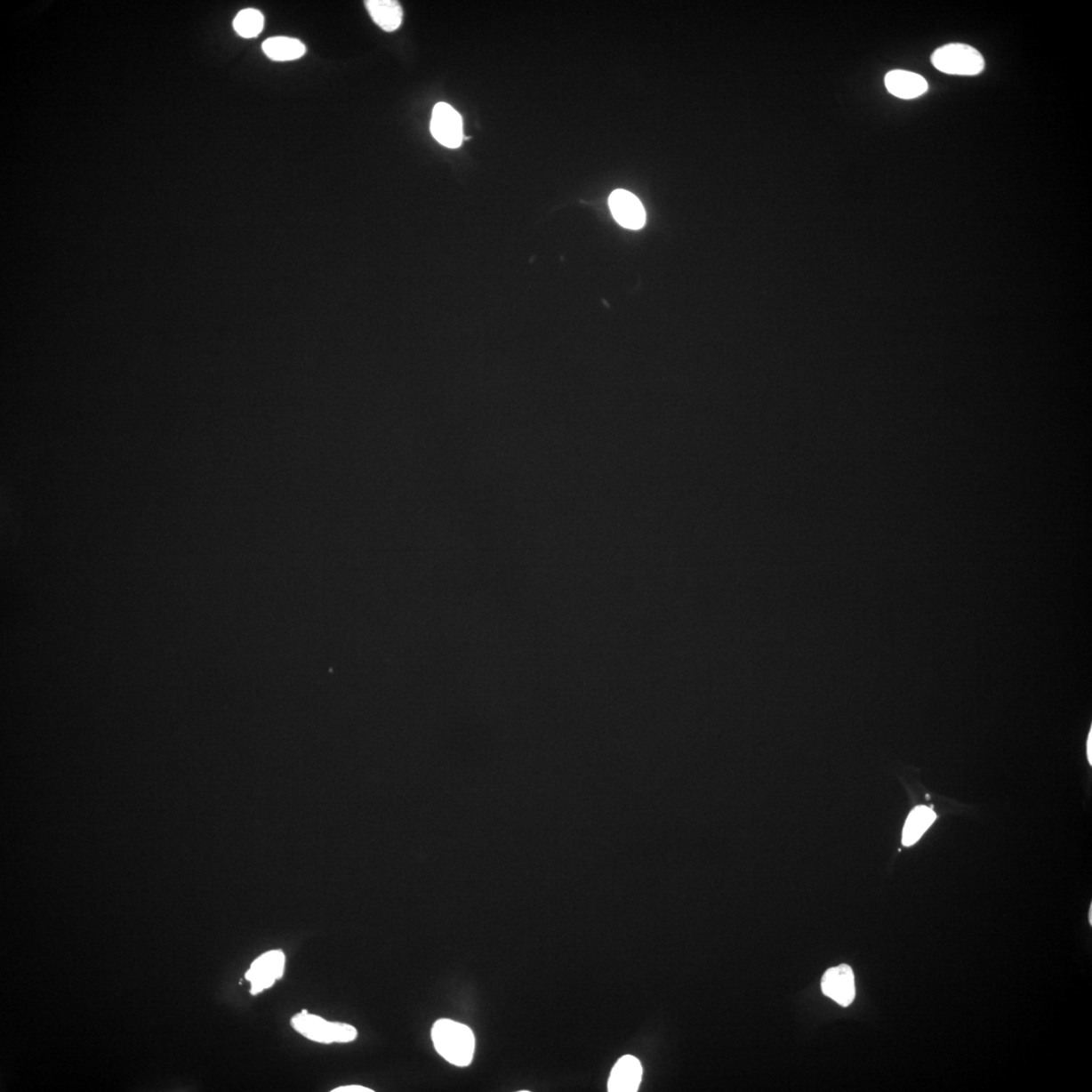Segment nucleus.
Here are the masks:
<instances>
[{"mask_svg":"<svg viewBox=\"0 0 1092 1092\" xmlns=\"http://www.w3.org/2000/svg\"><path fill=\"white\" fill-rule=\"evenodd\" d=\"M435 1049L449 1064L468 1066L474 1057L476 1039L468 1025L452 1020H439L432 1029Z\"/></svg>","mask_w":1092,"mask_h":1092,"instance_id":"nucleus-1","label":"nucleus"},{"mask_svg":"<svg viewBox=\"0 0 1092 1092\" xmlns=\"http://www.w3.org/2000/svg\"><path fill=\"white\" fill-rule=\"evenodd\" d=\"M931 60L936 69L951 76H976L985 68L980 52L966 44H948L936 49Z\"/></svg>","mask_w":1092,"mask_h":1092,"instance_id":"nucleus-2","label":"nucleus"},{"mask_svg":"<svg viewBox=\"0 0 1092 1092\" xmlns=\"http://www.w3.org/2000/svg\"><path fill=\"white\" fill-rule=\"evenodd\" d=\"M291 1023L301 1035L314 1042L349 1043L357 1037V1031L352 1025L328 1022L318 1016L309 1015L305 1009L294 1016Z\"/></svg>","mask_w":1092,"mask_h":1092,"instance_id":"nucleus-3","label":"nucleus"},{"mask_svg":"<svg viewBox=\"0 0 1092 1092\" xmlns=\"http://www.w3.org/2000/svg\"><path fill=\"white\" fill-rule=\"evenodd\" d=\"M430 130L435 140L447 149H460L462 144V116L446 102H439L434 107Z\"/></svg>","mask_w":1092,"mask_h":1092,"instance_id":"nucleus-4","label":"nucleus"},{"mask_svg":"<svg viewBox=\"0 0 1092 1092\" xmlns=\"http://www.w3.org/2000/svg\"><path fill=\"white\" fill-rule=\"evenodd\" d=\"M285 958L280 950L269 951L257 958L246 973L251 994L256 995L275 984L284 976Z\"/></svg>","mask_w":1092,"mask_h":1092,"instance_id":"nucleus-5","label":"nucleus"},{"mask_svg":"<svg viewBox=\"0 0 1092 1092\" xmlns=\"http://www.w3.org/2000/svg\"><path fill=\"white\" fill-rule=\"evenodd\" d=\"M609 206L619 224L631 230H639L646 224V211L639 199L624 189H617L609 197Z\"/></svg>","mask_w":1092,"mask_h":1092,"instance_id":"nucleus-6","label":"nucleus"},{"mask_svg":"<svg viewBox=\"0 0 1092 1092\" xmlns=\"http://www.w3.org/2000/svg\"><path fill=\"white\" fill-rule=\"evenodd\" d=\"M822 990L839 1006L848 1007L855 1000V987L854 972L850 966L842 964L824 973Z\"/></svg>","mask_w":1092,"mask_h":1092,"instance_id":"nucleus-7","label":"nucleus"},{"mask_svg":"<svg viewBox=\"0 0 1092 1092\" xmlns=\"http://www.w3.org/2000/svg\"><path fill=\"white\" fill-rule=\"evenodd\" d=\"M641 1075H643V1068H641L640 1062L636 1057L626 1055V1056L619 1059L614 1069H612L608 1082V1091H638L641 1081Z\"/></svg>","mask_w":1092,"mask_h":1092,"instance_id":"nucleus-8","label":"nucleus"},{"mask_svg":"<svg viewBox=\"0 0 1092 1092\" xmlns=\"http://www.w3.org/2000/svg\"><path fill=\"white\" fill-rule=\"evenodd\" d=\"M885 85L891 94L903 100L917 99L928 90V84L924 77L917 73L904 70L890 71L885 77Z\"/></svg>","mask_w":1092,"mask_h":1092,"instance_id":"nucleus-9","label":"nucleus"},{"mask_svg":"<svg viewBox=\"0 0 1092 1092\" xmlns=\"http://www.w3.org/2000/svg\"><path fill=\"white\" fill-rule=\"evenodd\" d=\"M366 10L383 31L394 32L403 21V10L396 0H367Z\"/></svg>","mask_w":1092,"mask_h":1092,"instance_id":"nucleus-10","label":"nucleus"},{"mask_svg":"<svg viewBox=\"0 0 1092 1092\" xmlns=\"http://www.w3.org/2000/svg\"><path fill=\"white\" fill-rule=\"evenodd\" d=\"M265 53L273 61L297 60L306 53V46L301 41L287 36H275L262 44Z\"/></svg>","mask_w":1092,"mask_h":1092,"instance_id":"nucleus-11","label":"nucleus"},{"mask_svg":"<svg viewBox=\"0 0 1092 1092\" xmlns=\"http://www.w3.org/2000/svg\"><path fill=\"white\" fill-rule=\"evenodd\" d=\"M936 815L932 808L918 807L914 808L906 819L903 832V844L911 847L918 842L935 821Z\"/></svg>","mask_w":1092,"mask_h":1092,"instance_id":"nucleus-12","label":"nucleus"},{"mask_svg":"<svg viewBox=\"0 0 1092 1092\" xmlns=\"http://www.w3.org/2000/svg\"><path fill=\"white\" fill-rule=\"evenodd\" d=\"M235 31L243 38H255L262 32L264 18L260 11L247 9L241 11L233 21Z\"/></svg>","mask_w":1092,"mask_h":1092,"instance_id":"nucleus-13","label":"nucleus"},{"mask_svg":"<svg viewBox=\"0 0 1092 1092\" xmlns=\"http://www.w3.org/2000/svg\"><path fill=\"white\" fill-rule=\"evenodd\" d=\"M332 1092H373V1090L361 1086H348L337 1088Z\"/></svg>","mask_w":1092,"mask_h":1092,"instance_id":"nucleus-14","label":"nucleus"},{"mask_svg":"<svg viewBox=\"0 0 1092 1092\" xmlns=\"http://www.w3.org/2000/svg\"><path fill=\"white\" fill-rule=\"evenodd\" d=\"M1088 759L1089 764L1092 765V732L1091 730H1090L1088 740Z\"/></svg>","mask_w":1092,"mask_h":1092,"instance_id":"nucleus-15","label":"nucleus"},{"mask_svg":"<svg viewBox=\"0 0 1092 1092\" xmlns=\"http://www.w3.org/2000/svg\"><path fill=\"white\" fill-rule=\"evenodd\" d=\"M1089 922L1090 924H1092V907H1090V911H1089Z\"/></svg>","mask_w":1092,"mask_h":1092,"instance_id":"nucleus-16","label":"nucleus"}]
</instances>
